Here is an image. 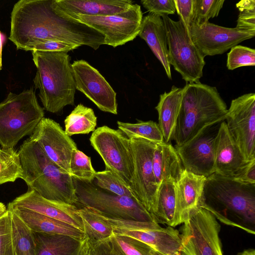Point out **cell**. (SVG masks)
<instances>
[{
  "instance_id": "43",
  "label": "cell",
  "mask_w": 255,
  "mask_h": 255,
  "mask_svg": "<svg viewBox=\"0 0 255 255\" xmlns=\"http://www.w3.org/2000/svg\"><path fill=\"white\" fill-rule=\"evenodd\" d=\"M179 19L189 32L194 17V0H174Z\"/></svg>"
},
{
  "instance_id": "25",
  "label": "cell",
  "mask_w": 255,
  "mask_h": 255,
  "mask_svg": "<svg viewBox=\"0 0 255 255\" xmlns=\"http://www.w3.org/2000/svg\"><path fill=\"white\" fill-rule=\"evenodd\" d=\"M8 208L11 209L32 232L68 235L80 240H82L85 237L83 231L66 223L25 208L13 207L9 205Z\"/></svg>"
},
{
  "instance_id": "34",
  "label": "cell",
  "mask_w": 255,
  "mask_h": 255,
  "mask_svg": "<svg viewBox=\"0 0 255 255\" xmlns=\"http://www.w3.org/2000/svg\"><path fill=\"white\" fill-rule=\"evenodd\" d=\"M110 241L118 255H150L152 250L147 244L125 235L114 233Z\"/></svg>"
},
{
  "instance_id": "24",
  "label": "cell",
  "mask_w": 255,
  "mask_h": 255,
  "mask_svg": "<svg viewBox=\"0 0 255 255\" xmlns=\"http://www.w3.org/2000/svg\"><path fill=\"white\" fill-rule=\"evenodd\" d=\"M152 166L158 187L165 182L176 183L184 170L175 148L164 141L156 143L153 153Z\"/></svg>"
},
{
  "instance_id": "28",
  "label": "cell",
  "mask_w": 255,
  "mask_h": 255,
  "mask_svg": "<svg viewBox=\"0 0 255 255\" xmlns=\"http://www.w3.org/2000/svg\"><path fill=\"white\" fill-rule=\"evenodd\" d=\"M175 183L165 182L159 187L157 196L156 210L153 215L158 223L176 227Z\"/></svg>"
},
{
  "instance_id": "35",
  "label": "cell",
  "mask_w": 255,
  "mask_h": 255,
  "mask_svg": "<svg viewBox=\"0 0 255 255\" xmlns=\"http://www.w3.org/2000/svg\"><path fill=\"white\" fill-rule=\"evenodd\" d=\"M96 171L94 169L90 157L78 148L74 149L69 163V174L77 179L93 181Z\"/></svg>"
},
{
  "instance_id": "31",
  "label": "cell",
  "mask_w": 255,
  "mask_h": 255,
  "mask_svg": "<svg viewBox=\"0 0 255 255\" xmlns=\"http://www.w3.org/2000/svg\"><path fill=\"white\" fill-rule=\"evenodd\" d=\"M12 228L14 255H37L32 231L10 208Z\"/></svg>"
},
{
  "instance_id": "40",
  "label": "cell",
  "mask_w": 255,
  "mask_h": 255,
  "mask_svg": "<svg viewBox=\"0 0 255 255\" xmlns=\"http://www.w3.org/2000/svg\"><path fill=\"white\" fill-rule=\"evenodd\" d=\"M78 255H118L114 250L110 239L97 241L85 235Z\"/></svg>"
},
{
  "instance_id": "5",
  "label": "cell",
  "mask_w": 255,
  "mask_h": 255,
  "mask_svg": "<svg viewBox=\"0 0 255 255\" xmlns=\"http://www.w3.org/2000/svg\"><path fill=\"white\" fill-rule=\"evenodd\" d=\"M37 71L33 82L44 109L57 113L74 105L75 83L67 52L32 51Z\"/></svg>"
},
{
  "instance_id": "29",
  "label": "cell",
  "mask_w": 255,
  "mask_h": 255,
  "mask_svg": "<svg viewBox=\"0 0 255 255\" xmlns=\"http://www.w3.org/2000/svg\"><path fill=\"white\" fill-rule=\"evenodd\" d=\"M97 122V118L93 109L80 104L65 119L64 131L69 136L88 134L95 130Z\"/></svg>"
},
{
  "instance_id": "2",
  "label": "cell",
  "mask_w": 255,
  "mask_h": 255,
  "mask_svg": "<svg viewBox=\"0 0 255 255\" xmlns=\"http://www.w3.org/2000/svg\"><path fill=\"white\" fill-rule=\"evenodd\" d=\"M201 207L225 224L255 234V184L214 173L206 177Z\"/></svg>"
},
{
  "instance_id": "37",
  "label": "cell",
  "mask_w": 255,
  "mask_h": 255,
  "mask_svg": "<svg viewBox=\"0 0 255 255\" xmlns=\"http://www.w3.org/2000/svg\"><path fill=\"white\" fill-rule=\"evenodd\" d=\"M225 0H194V17L192 23L204 25L211 18L217 17Z\"/></svg>"
},
{
  "instance_id": "21",
  "label": "cell",
  "mask_w": 255,
  "mask_h": 255,
  "mask_svg": "<svg viewBox=\"0 0 255 255\" xmlns=\"http://www.w3.org/2000/svg\"><path fill=\"white\" fill-rule=\"evenodd\" d=\"M133 2L128 0H51V5L59 16L69 19L77 14L101 16L128 10Z\"/></svg>"
},
{
  "instance_id": "42",
  "label": "cell",
  "mask_w": 255,
  "mask_h": 255,
  "mask_svg": "<svg viewBox=\"0 0 255 255\" xmlns=\"http://www.w3.org/2000/svg\"><path fill=\"white\" fill-rule=\"evenodd\" d=\"M140 2L150 13L160 17L175 12L174 0H143Z\"/></svg>"
},
{
  "instance_id": "18",
  "label": "cell",
  "mask_w": 255,
  "mask_h": 255,
  "mask_svg": "<svg viewBox=\"0 0 255 255\" xmlns=\"http://www.w3.org/2000/svg\"><path fill=\"white\" fill-rule=\"evenodd\" d=\"M214 154V173L230 178L239 179L251 161L246 160L229 132L225 121L221 123L215 138Z\"/></svg>"
},
{
  "instance_id": "30",
  "label": "cell",
  "mask_w": 255,
  "mask_h": 255,
  "mask_svg": "<svg viewBox=\"0 0 255 255\" xmlns=\"http://www.w3.org/2000/svg\"><path fill=\"white\" fill-rule=\"evenodd\" d=\"M78 212L82 220L84 232L88 237L103 241L109 239L113 235L111 225L97 212L84 207L79 208Z\"/></svg>"
},
{
  "instance_id": "17",
  "label": "cell",
  "mask_w": 255,
  "mask_h": 255,
  "mask_svg": "<svg viewBox=\"0 0 255 255\" xmlns=\"http://www.w3.org/2000/svg\"><path fill=\"white\" fill-rule=\"evenodd\" d=\"M29 138L40 146L54 163L69 174L72 153L77 146L58 123L44 117Z\"/></svg>"
},
{
  "instance_id": "9",
  "label": "cell",
  "mask_w": 255,
  "mask_h": 255,
  "mask_svg": "<svg viewBox=\"0 0 255 255\" xmlns=\"http://www.w3.org/2000/svg\"><path fill=\"white\" fill-rule=\"evenodd\" d=\"M90 141L105 168L130 188L134 166L129 138L120 129L104 126L93 132Z\"/></svg>"
},
{
  "instance_id": "15",
  "label": "cell",
  "mask_w": 255,
  "mask_h": 255,
  "mask_svg": "<svg viewBox=\"0 0 255 255\" xmlns=\"http://www.w3.org/2000/svg\"><path fill=\"white\" fill-rule=\"evenodd\" d=\"M190 37L203 56L222 54L241 42L252 38L255 32L219 26L209 21L201 26L192 23Z\"/></svg>"
},
{
  "instance_id": "38",
  "label": "cell",
  "mask_w": 255,
  "mask_h": 255,
  "mask_svg": "<svg viewBox=\"0 0 255 255\" xmlns=\"http://www.w3.org/2000/svg\"><path fill=\"white\" fill-rule=\"evenodd\" d=\"M255 65V50L253 48L237 45L227 54V67L229 70Z\"/></svg>"
},
{
  "instance_id": "47",
  "label": "cell",
  "mask_w": 255,
  "mask_h": 255,
  "mask_svg": "<svg viewBox=\"0 0 255 255\" xmlns=\"http://www.w3.org/2000/svg\"><path fill=\"white\" fill-rule=\"evenodd\" d=\"M7 209H6L5 206L3 203L0 202V218L7 212Z\"/></svg>"
},
{
  "instance_id": "14",
  "label": "cell",
  "mask_w": 255,
  "mask_h": 255,
  "mask_svg": "<svg viewBox=\"0 0 255 255\" xmlns=\"http://www.w3.org/2000/svg\"><path fill=\"white\" fill-rule=\"evenodd\" d=\"M221 123L206 127L191 139L175 146L184 170L206 177L214 173L215 140Z\"/></svg>"
},
{
  "instance_id": "49",
  "label": "cell",
  "mask_w": 255,
  "mask_h": 255,
  "mask_svg": "<svg viewBox=\"0 0 255 255\" xmlns=\"http://www.w3.org/2000/svg\"><path fill=\"white\" fill-rule=\"evenodd\" d=\"M150 255H164L162 254H160L158 252H157L156 251H154L153 249H152L150 253ZM179 255H182L181 254Z\"/></svg>"
},
{
  "instance_id": "20",
  "label": "cell",
  "mask_w": 255,
  "mask_h": 255,
  "mask_svg": "<svg viewBox=\"0 0 255 255\" xmlns=\"http://www.w3.org/2000/svg\"><path fill=\"white\" fill-rule=\"evenodd\" d=\"M8 205L28 209L66 223L84 232L79 208L75 205L46 199L29 189L16 197Z\"/></svg>"
},
{
  "instance_id": "13",
  "label": "cell",
  "mask_w": 255,
  "mask_h": 255,
  "mask_svg": "<svg viewBox=\"0 0 255 255\" xmlns=\"http://www.w3.org/2000/svg\"><path fill=\"white\" fill-rule=\"evenodd\" d=\"M225 121L246 160H255V94L248 93L233 99Z\"/></svg>"
},
{
  "instance_id": "4",
  "label": "cell",
  "mask_w": 255,
  "mask_h": 255,
  "mask_svg": "<svg viewBox=\"0 0 255 255\" xmlns=\"http://www.w3.org/2000/svg\"><path fill=\"white\" fill-rule=\"evenodd\" d=\"M181 106L173 137L176 146L191 139L206 127L225 121L228 109L217 88L200 81L182 88Z\"/></svg>"
},
{
  "instance_id": "19",
  "label": "cell",
  "mask_w": 255,
  "mask_h": 255,
  "mask_svg": "<svg viewBox=\"0 0 255 255\" xmlns=\"http://www.w3.org/2000/svg\"><path fill=\"white\" fill-rule=\"evenodd\" d=\"M124 234L147 244L163 255L181 254V234L173 227L158 229L152 223L135 221L126 227Z\"/></svg>"
},
{
  "instance_id": "44",
  "label": "cell",
  "mask_w": 255,
  "mask_h": 255,
  "mask_svg": "<svg viewBox=\"0 0 255 255\" xmlns=\"http://www.w3.org/2000/svg\"><path fill=\"white\" fill-rule=\"evenodd\" d=\"M80 45L69 43L63 41L56 40H47L44 42L34 46L29 51H40L49 52H68L70 51L78 48Z\"/></svg>"
},
{
  "instance_id": "1",
  "label": "cell",
  "mask_w": 255,
  "mask_h": 255,
  "mask_svg": "<svg viewBox=\"0 0 255 255\" xmlns=\"http://www.w3.org/2000/svg\"><path fill=\"white\" fill-rule=\"evenodd\" d=\"M9 39L17 49L25 51L47 40L86 45L94 50L104 44L103 35L96 30L58 15L51 0H20L15 3Z\"/></svg>"
},
{
  "instance_id": "7",
  "label": "cell",
  "mask_w": 255,
  "mask_h": 255,
  "mask_svg": "<svg viewBox=\"0 0 255 255\" xmlns=\"http://www.w3.org/2000/svg\"><path fill=\"white\" fill-rule=\"evenodd\" d=\"M73 180L76 204L108 217L157 223L153 215L135 199L108 192L98 187L93 181L75 178Z\"/></svg>"
},
{
  "instance_id": "48",
  "label": "cell",
  "mask_w": 255,
  "mask_h": 255,
  "mask_svg": "<svg viewBox=\"0 0 255 255\" xmlns=\"http://www.w3.org/2000/svg\"><path fill=\"white\" fill-rule=\"evenodd\" d=\"M2 56V42H1V35L0 33V70L2 68V59L1 56Z\"/></svg>"
},
{
  "instance_id": "6",
  "label": "cell",
  "mask_w": 255,
  "mask_h": 255,
  "mask_svg": "<svg viewBox=\"0 0 255 255\" xmlns=\"http://www.w3.org/2000/svg\"><path fill=\"white\" fill-rule=\"evenodd\" d=\"M44 117L32 88L18 94L9 92L0 103V145L10 148L31 135Z\"/></svg>"
},
{
  "instance_id": "12",
  "label": "cell",
  "mask_w": 255,
  "mask_h": 255,
  "mask_svg": "<svg viewBox=\"0 0 255 255\" xmlns=\"http://www.w3.org/2000/svg\"><path fill=\"white\" fill-rule=\"evenodd\" d=\"M129 139L134 166L130 188L138 202L153 215L158 190L152 166L156 143L141 138Z\"/></svg>"
},
{
  "instance_id": "39",
  "label": "cell",
  "mask_w": 255,
  "mask_h": 255,
  "mask_svg": "<svg viewBox=\"0 0 255 255\" xmlns=\"http://www.w3.org/2000/svg\"><path fill=\"white\" fill-rule=\"evenodd\" d=\"M236 7L240 12L236 27L255 32V0H241Z\"/></svg>"
},
{
  "instance_id": "10",
  "label": "cell",
  "mask_w": 255,
  "mask_h": 255,
  "mask_svg": "<svg viewBox=\"0 0 255 255\" xmlns=\"http://www.w3.org/2000/svg\"><path fill=\"white\" fill-rule=\"evenodd\" d=\"M220 231L218 220L208 210H192L182 228L181 255H223Z\"/></svg>"
},
{
  "instance_id": "22",
  "label": "cell",
  "mask_w": 255,
  "mask_h": 255,
  "mask_svg": "<svg viewBox=\"0 0 255 255\" xmlns=\"http://www.w3.org/2000/svg\"><path fill=\"white\" fill-rule=\"evenodd\" d=\"M206 179L184 170L175 183L176 226L183 224L192 210L201 207Z\"/></svg>"
},
{
  "instance_id": "16",
  "label": "cell",
  "mask_w": 255,
  "mask_h": 255,
  "mask_svg": "<svg viewBox=\"0 0 255 255\" xmlns=\"http://www.w3.org/2000/svg\"><path fill=\"white\" fill-rule=\"evenodd\" d=\"M76 89L101 111L118 114L116 93L98 70L84 60L71 64Z\"/></svg>"
},
{
  "instance_id": "36",
  "label": "cell",
  "mask_w": 255,
  "mask_h": 255,
  "mask_svg": "<svg viewBox=\"0 0 255 255\" xmlns=\"http://www.w3.org/2000/svg\"><path fill=\"white\" fill-rule=\"evenodd\" d=\"M93 181L98 187L108 192L135 199L130 188L124 184L108 168H105L104 170L96 172Z\"/></svg>"
},
{
  "instance_id": "3",
  "label": "cell",
  "mask_w": 255,
  "mask_h": 255,
  "mask_svg": "<svg viewBox=\"0 0 255 255\" xmlns=\"http://www.w3.org/2000/svg\"><path fill=\"white\" fill-rule=\"evenodd\" d=\"M18 153L21 179L28 189L51 201L76 205L73 177L54 163L35 141L25 140Z\"/></svg>"
},
{
  "instance_id": "46",
  "label": "cell",
  "mask_w": 255,
  "mask_h": 255,
  "mask_svg": "<svg viewBox=\"0 0 255 255\" xmlns=\"http://www.w3.org/2000/svg\"><path fill=\"white\" fill-rule=\"evenodd\" d=\"M238 255H255V250L254 249L245 250Z\"/></svg>"
},
{
  "instance_id": "45",
  "label": "cell",
  "mask_w": 255,
  "mask_h": 255,
  "mask_svg": "<svg viewBox=\"0 0 255 255\" xmlns=\"http://www.w3.org/2000/svg\"><path fill=\"white\" fill-rule=\"evenodd\" d=\"M238 180L248 183L255 184V160L250 162Z\"/></svg>"
},
{
  "instance_id": "23",
  "label": "cell",
  "mask_w": 255,
  "mask_h": 255,
  "mask_svg": "<svg viewBox=\"0 0 255 255\" xmlns=\"http://www.w3.org/2000/svg\"><path fill=\"white\" fill-rule=\"evenodd\" d=\"M138 36L146 42L162 64L168 78L172 80L167 37L161 17L150 13L143 17Z\"/></svg>"
},
{
  "instance_id": "41",
  "label": "cell",
  "mask_w": 255,
  "mask_h": 255,
  "mask_svg": "<svg viewBox=\"0 0 255 255\" xmlns=\"http://www.w3.org/2000/svg\"><path fill=\"white\" fill-rule=\"evenodd\" d=\"M0 255H14L10 211L0 218Z\"/></svg>"
},
{
  "instance_id": "27",
  "label": "cell",
  "mask_w": 255,
  "mask_h": 255,
  "mask_svg": "<svg viewBox=\"0 0 255 255\" xmlns=\"http://www.w3.org/2000/svg\"><path fill=\"white\" fill-rule=\"evenodd\" d=\"M32 234L37 255H78L82 240L65 235L34 232Z\"/></svg>"
},
{
  "instance_id": "11",
  "label": "cell",
  "mask_w": 255,
  "mask_h": 255,
  "mask_svg": "<svg viewBox=\"0 0 255 255\" xmlns=\"http://www.w3.org/2000/svg\"><path fill=\"white\" fill-rule=\"evenodd\" d=\"M142 18L140 6L133 3L128 10L117 14L101 16L77 14L69 19L96 30L103 35L104 44L116 47L132 41L138 35Z\"/></svg>"
},
{
  "instance_id": "32",
  "label": "cell",
  "mask_w": 255,
  "mask_h": 255,
  "mask_svg": "<svg viewBox=\"0 0 255 255\" xmlns=\"http://www.w3.org/2000/svg\"><path fill=\"white\" fill-rule=\"evenodd\" d=\"M117 124L119 129L128 138H141L156 143L164 142L158 125L153 121H139L135 124L118 121Z\"/></svg>"
},
{
  "instance_id": "26",
  "label": "cell",
  "mask_w": 255,
  "mask_h": 255,
  "mask_svg": "<svg viewBox=\"0 0 255 255\" xmlns=\"http://www.w3.org/2000/svg\"><path fill=\"white\" fill-rule=\"evenodd\" d=\"M182 88L172 86L170 91L160 95L155 109L158 115V126L164 141L168 143L173 139L177 123L182 96Z\"/></svg>"
},
{
  "instance_id": "33",
  "label": "cell",
  "mask_w": 255,
  "mask_h": 255,
  "mask_svg": "<svg viewBox=\"0 0 255 255\" xmlns=\"http://www.w3.org/2000/svg\"><path fill=\"white\" fill-rule=\"evenodd\" d=\"M22 169L18 151L0 148V185L21 178Z\"/></svg>"
},
{
  "instance_id": "8",
  "label": "cell",
  "mask_w": 255,
  "mask_h": 255,
  "mask_svg": "<svg viewBox=\"0 0 255 255\" xmlns=\"http://www.w3.org/2000/svg\"><path fill=\"white\" fill-rule=\"evenodd\" d=\"M161 18L166 31L170 65L186 83L199 82L203 76L205 57L181 20L174 21L167 15Z\"/></svg>"
}]
</instances>
